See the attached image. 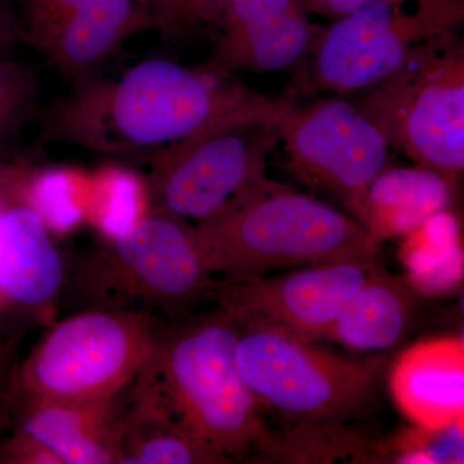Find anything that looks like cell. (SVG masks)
Listing matches in <instances>:
<instances>
[{
  "instance_id": "6da1fadb",
  "label": "cell",
  "mask_w": 464,
  "mask_h": 464,
  "mask_svg": "<svg viewBox=\"0 0 464 464\" xmlns=\"http://www.w3.org/2000/svg\"><path fill=\"white\" fill-rule=\"evenodd\" d=\"M164 58L116 79H78L45 114L44 137L118 158H149L267 96Z\"/></svg>"
},
{
  "instance_id": "7a4b0ae2",
  "label": "cell",
  "mask_w": 464,
  "mask_h": 464,
  "mask_svg": "<svg viewBox=\"0 0 464 464\" xmlns=\"http://www.w3.org/2000/svg\"><path fill=\"white\" fill-rule=\"evenodd\" d=\"M237 337V322L218 304L203 315L158 325L154 350L137 375L186 429L231 463L257 458L273 438L241 380Z\"/></svg>"
},
{
  "instance_id": "3957f363",
  "label": "cell",
  "mask_w": 464,
  "mask_h": 464,
  "mask_svg": "<svg viewBox=\"0 0 464 464\" xmlns=\"http://www.w3.org/2000/svg\"><path fill=\"white\" fill-rule=\"evenodd\" d=\"M192 227L208 271L224 277L377 258L381 244L353 216L268 179Z\"/></svg>"
},
{
  "instance_id": "277c9868",
  "label": "cell",
  "mask_w": 464,
  "mask_h": 464,
  "mask_svg": "<svg viewBox=\"0 0 464 464\" xmlns=\"http://www.w3.org/2000/svg\"><path fill=\"white\" fill-rule=\"evenodd\" d=\"M292 99L267 97L146 158V213L200 224L267 179L266 160L279 143L277 121Z\"/></svg>"
},
{
  "instance_id": "5b68a950",
  "label": "cell",
  "mask_w": 464,
  "mask_h": 464,
  "mask_svg": "<svg viewBox=\"0 0 464 464\" xmlns=\"http://www.w3.org/2000/svg\"><path fill=\"white\" fill-rule=\"evenodd\" d=\"M74 274L72 295L83 310L139 311L154 317L157 311L212 298L217 283L192 225L161 213H146L123 234L103 237Z\"/></svg>"
},
{
  "instance_id": "8992f818",
  "label": "cell",
  "mask_w": 464,
  "mask_h": 464,
  "mask_svg": "<svg viewBox=\"0 0 464 464\" xmlns=\"http://www.w3.org/2000/svg\"><path fill=\"white\" fill-rule=\"evenodd\" d=\"M157 317L83 310L54 324L14 372L11 395L105 404L130 389L154 350Z\"/></svg>"
},
{
  "instance_id": "52a82bcc",
  "label": "cell",
  "mask_w": 464,
  "mask_h": 464,
  "mask_svg": "<svg viewBox=\"0 0 464 464\" xmlns=\"http://www.w3.org/2000/svg\"><path fill=\"white\" fill-rule=\"evenodd\" d=\"M353 102L417 166L458 183L464 169V45L458 34L420 45Z\"/></svg>"
},
{
  "instance_id": "ba28073f",
  "label": "cell",
  "mask_w": 464,
  "mask_h": 464,
  "mask_svg": "<svg viewBox=\"0 0 464 464\" xmlns=\"http://www.w3.org/2000/svg\"><path fill=\"white\" fill-rule=\"evenodd\" d=\"M237 362L259 408L292 426L343 423L373 396L384 360L344 359L285 333L239 326Z\"/></svg>"
},
{
  "instance_id": "9c48e42d",
  "label": "cell",
  "mask_w": 464,
  "mask_h": 464,
  "mask_svg": "<svg viewBox=\"0 0 464 464\" xmlns=\"http://www.w3.org/2000/svg\"><path fill=\"white\" fill-rule=\"evenodd\" d=\"M277 130L290 172L311 188L338 195L346 206L389 167V142L356 103L343 96L306 105L292 99Z\"/></svg>"
},
{
  "instance_id": "30bf717a",
  "label": "cell",
  "mask_w": 464,
  "mask_h": 464,
  "mask_svg": "<svg viewBox=\"0 0 464 464\" xmlns=\"http://www.w3.org/2000/svg\"><path fill=\"white\" fill-rule=\"evenodd\" d=\"M454 35V34H453ZM415 9V0H377L323 26L302 90L350 96L368 90L404 65L420 45L440 38Z\"/></svg>"
},
{
  "instance_id": "8fae6325",
  "label": "cell",
  "mask_w": 464,
  "mask_h": 464,
  "mask_svg": "<svg viewBox=\"0 0 464 464\" xmlns=\"http://www.w3.org/2000/svg\"><path fill=\"white\" fill-rule=\"evenodd\" d=\"M380 267L377 258L342 259L282 276L224 277L212 299L239 326L315 342L325 338L347 302Z\"/></svg>"
},
{
  "instance_id": "7c38bea8",
  "label": "cell",
  "mask_w": 464,
  "mask_h": 464,
  "mask_svg": "<svg viewBox=\"0 0 464 464\" xmlns=\"http://www.w3.org/2000/svg\"><path fill=\"white\" fill-rule=\"evenodd\" d=\"M23 42L74 81L146 29L140 0H14Z\"/></svg>"
},
{
  "instance_id": "4fadbf2b",
  "label": "cell",
  "mask_w": 464,
  "mask_h": 464,
  "mask_svg": "<svg viewBox=\"0 0 464 464\" xmlns=\"http://www.w3.org/2000/svg\"><path fill=\"white\" fill-rule=\"evenodd\" d=\"M310 16L304 0H230L215 32L212 58L203 67L231 78L295 66L304 60L323 29Z\"/></svg>"
},
{
  "instance_id": "5bb4252c",
  "label": "cell",
  "mask_w": 464,
  "mask_h": 464,
  "mask_svg": "<svg viewBox=\"0 0 464 464\" xmlns=\"http://www.w3.org/2000/svg\"><path fill=\"white\" fill-rule=\"evenodd\" d=\"M390 392L414 426L440 429L464 420V340L430 338L405 348L389 374Z\"/></svg>"
},
{
  "instance_id": "9a60e30c",
  "label": "cell",
  "mask_w": 464,
  "mask_h": 464,
  "mask_svg": "<svg viewBox=\"0 0 464 464\" xmlns=\"http://www.w3.org/2000/svg\"><path fill=\"white\" fill-rule=\"evenodd\" d=\"M121 396L105 404H70L11 395L14 438L47 451L57 464H119L115 420Z\"/></svg>"
},
{
  "instance_id": "2e32d148",
  "label": "cell",
  "mask_w": 464,
  "mask_h": 464,
  "mask_svg": "<svg viewBox=\"0 0 464 464\" xmlns=\"http://www.w3.org/2000/svg\"><path fill=\"white\" fill-rule=\"evenodd\" d=\"M115 420L119 464L231 463L198 438L146 382L136 377Z\"/></svg>"
},
{
  "instance_id": "e0dca14e",
  "label": "cell",
  "mask_w": 464,
  "mask_h": 464,
  "mask_svg": "<svg viewBox=\"0 0 464 464\" xmlns=\"http://www.w3.org/2000/svg\"><path fill=\"white\" fill-rule=\"evenodd\" d=\"M65 285V265L41 217L25 203L0 213V293L27 307L53 304Z\"/></svg>"
},
{
  "instance_id": "ac0fdd59",
  "label": "cell",
  "mask_w": 464,
  "mask_h": 464,
  "mask_svg": "<svg viewBox=\"0 0 464 464\" xmlns=\"http://www.w3.org/2000/svg\"><path fill=\"white\" fill-rule=\"evenodd\" d=\"M457 185L435 170L387 167L347 208L378 243L405 237L427 218L450 209Z\"/></svg>"
},
{
  "instance_id": "d6986e66",
  "label": "cell",
  "mask_w": 464,
  "mask_h": 464,
  "mask_svg": "<svg viewBox=\"0 0 464 464\" xmlns=\"http://www.w3.org/2000/svg\"><path fill=\"white\" fill-rule=\"evenodd\" d=\"M418 292L405 276L377 271L357 290L325 338L357 353H378L405 337Z\"/></svg>"
},
{
  "instance_id": "ffe728a7",
  "label": "cell",
  "mask_w": 464,
  "mask_h": 464,
  "mask_svg": "<svg viewBox=\"0 0 464 464\" xmlns=\"http://www.w3.org/2000/svg\"><path fill=\"white\" fill-rule=\"evenodd\" d=\"M400 259L406 279L417 292L441 295L463 276V249L459 222L450 210H442L405 235Z\"/></svg>"
},
{
  "instance_id": "44dd1931",
  "label": "cell",
  "mask_w": 464,
  "mask_h": 464,
  "mask_svg": "<svg viewBox=\"0 0 464 464\" xmlns=\"http://www.w3.org/2000/svg\"><path fill=\"white\" fill-rule=\"evenodd\" d=\"M362 439L342 423L293 426L284 435L273 433L258 458L282 463H328L348 457L369 462L378 458V447Z\"/></svg>"
},
{
  "instance_id": "7402d4cb",
  "label": "cell",
  "mask_w": 464,
  "mask_h": 464,
  "mask_svg": "<svg viewBox=\"0 0 464 464\" xmlns=\"http://www.w3.org/2000/svg\"><path fill=\"white\" fill-rule=\"evenodd\" d=\"M88 213L102 237H116L130 230L146 215L142 179L121 168L106 170L94 185Z\"/></svg>"
},
{
  "instance_id": "603a6c76",
  "label": "cell",
  "mask_w": 464,
  "mask_h": 464,
  "mask_svg": "<svg viewBox=\"0 0 464 464\" xmlns=\"http://www.w3.org/2000/svg\"><path fill=\"white\" fill-rule=\"evenodd\" d=\"M464 420L440 429L414 426L378 445V458L392 463H463Z\"/></svg>"
},
{
  "instance_id": "cb8c5ba5",
  "label": "cell",
  "mask_w": 464,
  "mask_h": 464,
  "mask_svg": "<svg viewBox=\"0 0 464 464\" xmlns=\"http://www.w3.org/2000/svg\"><path fill=\"white\" fill-rule=\"evenodd\" d=\"M146 27L169 42H181L204 32H216L230 0H140Z\"/></svg>"
},
{
  "instance_id": "d4e9b609",
  "label": "cell",
  "mask_w": 464,
  "mask_h": 464,
  "mask_svg": "<svg viewBox=\"0 0 464 464\" xmlns=\"http://www.w3.org/2000/svg\"><path fill=\"white\" fill-rule=\"evenodd\" d=\"M24 203L51 231L72 230L84 217L74 179L60 169L35 170L27 182Z\"/></svg>"
},
{
  "instance_id": "484cf974",
  "label": "cell",
  "mask_w": 464,
  "mask_h": 464,
  "mask_svg": "<svg viewBox=\"0 0 464 464\" xmlns=\"http://www.w3.org/2000/svg\"><path fill=\"white\" fill-rule=\"evenodd\" d=\"M39 83L23 63L0 58V148H5L36 114Z\"/></svg>"
},
{
  "instance_id": "4316f807",
  "label": "cell",
  "mask_w": 464,
  "mask_h": 464,
  "mask_svg": "<svg viewBox=\"0 0 464 464\" xmlns=\"http://www.w3.org/2000/svg\"><path fill=\"white\" fill-rule=\"evenodd\" d=\"M415 9L439 35L458 34L464 21V0H415Z\"/></svg>"
},
{
  "instance_id": "83f0119b",
  "label": "cell",
  "mask_w": 464,
  "mask_h": 464,
  "mask_svg": "<svg viewBox=\"0 0 464 464\" xmlns=\"http://www.w3.org/2000/svg\"><path fill=\"white\" fill-rule=\"evenodd\" d=\"M374 2L377 0H304V5L308 14L333 21Z\"/></svg>"
},
{
  "instance_id": "f1b7e54d",
  "label": "cell",
  "mask_w": 464,
  "mask_h": 464,
  "mask_svg": "<svg viewBox=\"0 0 464 464\" xmlns=\"http://www.w3.org/2000/svg\"><path fill=\"white\" fill-rule=\"evenodd\" d=\"M18 42H23L14 9L0 5V58Z\"/></svg>"
},
{
  "instance_id": "f546056e",
  "label": "cell",
  "mask_w": 464,
  "mask_h": 464,
  "mask_svg": "<svg viewBox=\"0 0 464 464\" xmlns=\"http://www.w3.org/2000/svg\"><path fill=\"white\" fill-rule=\"evenodd\" d=\"M14 375L7 374V362H5V353L0 350V398H11L12 383H14Z\"/></svg>"
}]
</instances>
